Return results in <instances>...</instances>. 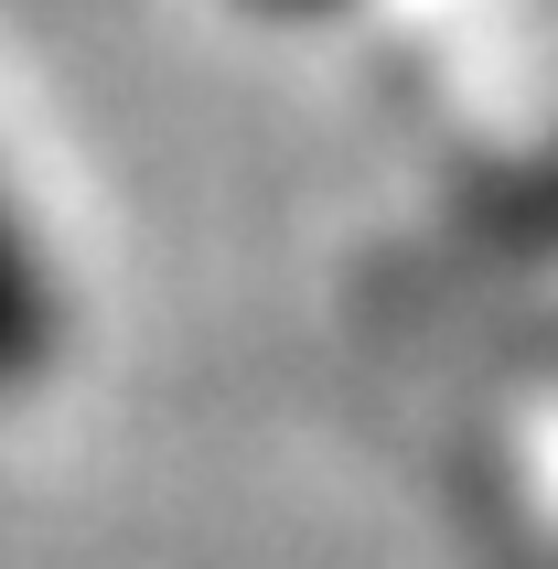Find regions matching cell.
Here are the masks:
<instances>
[{"label": "cell", "mask_w": 558, "mask_h": 569, "mask_svg": "<svg viewBox=\"0 0 558 569\" xmlns=\"http://www.w3.org/2000/svg\"><path fill=\"white\" fill-rule=\"evenodd\" d=\"M54 355H64V269H54V248H43L32 204L0 183V398L43 387Z\"/></svg>", "instance_id": "cell-1"}, {"label": "cell", "mask_w": 558, "mask_h": 569, "mask_svg": "<svg viewBox=\"0 0 558 569\" xmlns=\"http://www.w3.org/2000/svg\"><path fill=\"white\" fill-rule=\"evenodd\" d=\"M279 11H322V0H279Z\"/></svg>", "instance_id": "cell-2"}]
</instances>
